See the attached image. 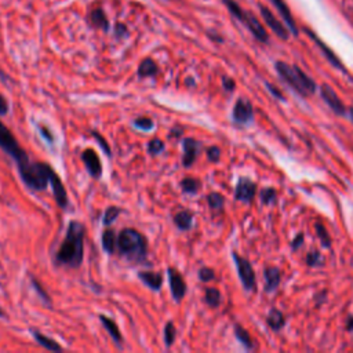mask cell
Here are the masks:
<instances>
[{
	"instance_id": "obj_1",
	"label": "cell",
	"mask_w": 353,
	"mask_h": 353,
	"mask_svg": "<svg viewBox=\"0 0 353 353\" xmlns=\"http://www.w3.org/2000/svg\"><path fill=\"white\" fill-rule=\"evenodd\" d=\"M0 148L14 159L23 183L32 190H44L50 183L54 168L47 163L32 161L28 153L19 146L12 132L0 121Z\"/></svg>"
},
{
	"instance_id": "obj_2",
	"label": "cell",
	"mask_w": 353,
	"mask_h": 353,
	"mask_svg": "<svg viewBox=\"0 0 353 353\" xmlns=\"http://www.w3.org/2000/svg\"><path fill=\"white\" fill-rule=\"evenodd\" d=\"M84 225L79 221H70L65 239L55 254V261L69 268H79L84 256Z\"/></svg>"
},
{
	"instance_id": "obj_3",
	"label": "cell",
	"mask_w": 353,
	"mask_h": 353,
	"mask_svg": "<svg viewBox=\"0 0 353 353\" xmlns=\"http://www.w3.org/2000/svg\"><path fill=\"white\" fill-rule=\"evenodd\" d=\"M117 250L131 262H143L148 255L146 237L134 228H125L117 234Z\"/></svg>"
},
{
	"instance_id": "obj_4",
	"label": "cell",
	"mask_w": 353,
	"mask_h": 353,
	"mask_svg": "<svg viewBox=\"0 0 353 353\" xmlns=\"http://www.w3.org/2000/svg\"><path fill=\"white\" fill-rule=\"evenodd\" d=\"M276 70L280 77L288 83L298 94L307 97L316 91V83L296 65H290L283 61L276 62Z\"/></svg>"
},
{
	"instance_id": "obj_5",
	"label": "cell",
	"mask_w": 353,
	"mask_h": 353,
	"mask_svg": "<svg viewBox=\"0 0 353 353\" xmlns=\"http://www.w3.org/2000/svg\"><path fill=\"white\" fill-rule=\"evenodd\" d=\"M233 259H234L237 273H239V277H240V281H241L243 287L248 291L255 290V284H256L255 272H254L251 263L248 262V259L240 256L237 252H233Z\"/></svg>"
},
{
	"instance_id": "obj_6",
	"label": "cell",
	"mask_w": 353,
	"mask_h": 353,
	"mask_svg": "<svg viewBox=\"0 0 353 353\" xmlns=\"http://www.w3.org/2000/svg\"><path fill=\"white\" fill-rule=\"evenodd\" d=\"M259 12H261V17L263 18L265 23L276 33V36L281 40H288L290 37V32H288V28L285 25H283L280 22V19L263 4H259Z\"/></svg>"
},
{
	"instance_id": "obj_7",
	"label": "cell",
	"mask_w": 353,
	"mask_h": 353,
	"mask_svg": "<svg viewBox=\"0 0 353 353\" xmlns=\"http://www.w3.org/2000/svg\"><path fill=\"white\" fill-rule=\"evenodd\" d=\"M170 291L175 302H181L186 294V281L175 268H167Z\"/></svg>"
},
{
	"instance_id": "obj_8",
	"label": "cell",
	"mask_w": 353,
	"mask_h": 353,
	"mask_svg": "<svg viewBox=\"0 0 353 353\" xmlns=\"http://www.w3.org/2000/svg\"><path fill=\"white\" fill-rule=\"evenodd\" d=\"M81 160L85 164V168L88 171V174L98 179L102 175V164H101V159L97 154V152L91 148H87L81 152Z\"/></svg>"
},
{
	"instance_id": "obj_9",
	"label": "cell",
	"mask_w": 353,
	"mask_h": 353,
	"mask_svg": "<svg viewBox=\"0 0 353 353\" xmlns=\"http://www.w3.org/2000/svg\"><path fill=\"white\" fill-rule=\"evenodd\" d=\"M320 94L321 98L324 99V102L330 106V109L335 113V114H343L346 108L342 102V99L338 97V94L334 91L332 87H330L328 84H323L320 88Z\"/></svg>"
},
{
	"instance_id": "obj_10",
	"label": "cell",
	"mask_w": 353,
	"mask_h": 353,
	"mask_svg": "<svg viewBox=\"0 0 353 353\" xmlns=\"http://www.w3.org/2000/svg\"><path fill=\"white\" fill-rule=\"evenodd\" d=\"M232 117L236 123L244 124L252 120L254 117V109L252 105L247 101V99H237V102L233 106V112H232Z\"/></svg>"
},
{
	"instance_id": "obj_11",
	"label": "cell",
	"mask_w": 353,
	"mask_h": 353,
	"mask_svg": "<svg viewBox=\"0 0 353 353\" xmlns=\"http://www.w3.org/2000/svg\"><path fill=\"white\" fill-rule=\"evenodd\" d=\"M200 142L196 141L194 138H185L182 141V150H183V156H182V165L183 167H190L196 159L197 154L200 152Z\"/></svg>"
},
{
	"instance_id": "obj_12",
	"label": "cell",
	"mask_w": 353,
	"mask_h": 353,
	"mask_svg": "<svg viewBox=\"0 0 353 353\" xmlns=\"http://www.w3.org/2000/svg\"><path fill=\"white\" fill-rule=\"evenodd\" d=\"M255 192H256V185L251 179L240 178L237 185H236L234 197H236V200L250 203V201H252V199L255 196Z\"/></svg>"
},
{
	"instance_id": "obj_13",
	"label": "cell",
	"mask_w": 353,
	"mask_h": 353,
	"mask_svg": "<svg viewBox=\"0 0 353 353\" xmlns=\"http://www.w3.org/2000/svg\"><path fill=\"white\" fill-rule=\"evenodd\" d=\"M50 186L52 189V194L55 197V201L58 204V207L61 208H66L68 204H69V200H68V193H66V189H65V185L63 182L61 181L59 175L57 172H54L50 178Z\"/></svg>"
},
{
	"instance_id": "obj_14",
	"label": "cell",
	"mask_w": 353,
	"mask_h": 353,
	"mask_svg": "<svg viewBox=\"0 0 353 353\" xmlns=\"http://www.w3.org/2000/svg\"><path fill=\"white\" fill-rule=\"evenodd\" d=\"M270 1H272V4L276 7V10H277L279 14L281 15V18L284 19V22H285L288 30H290L294 36H298L299 30H298L296 22H295V19H294V17H292V12H291V10L288 8L287 3H285L284 0H270Z\"/></svg>"
},
{
	"instance_id": "obj_15",
	"label": "cell",
	"mask_w": 353,
	"mask_h": 353,
	"mask_svg": "<svg viewBox=\"0 0 353 353\" xmlns=\"http://www.w3.org/2000/svg\"><path fill=\"white\" fill-rule=\"evenodd\" d=\"M305 32L313 39V41L317 44V47L323 51V54L325 55V58L328 59V62L332 65V66H335L336 69H341V70H343L345 68H343V63L339 61V58L335 55V52L323 41V40H320L312 30H309V29H305Z\"/></svg>"
},
{
	"instance_id": "obj_16",
	"label": "cell",
	"mask_w": 353,
	"mask_h": 353,
	"mask_svg": "<svg viewBox=\"0 0 353 353\" xmlns=\"http://www.w3.org/2000/svg\"><path fill=\"white\" fill-rule=\"evenodd\" d=\"M138 279L149 287L152 291H160L163 285V274L160 272L152 270H141L138 272Z\"/></svg>"
},
{
	"instance_id": "obj_17",
	"label": "cell",
	"mask_w": 353,
	"mask_h": 353,
	"mask_svg": "<svg viewBox=\"0 0 353 353\" xmlns=\"http://www.w3.org/2000/svg\"><path fill=\"white\" fill-rule=\"evenodd\" d=\"M99 321L101 324L105 327V330L108 331V334L112 336V339L114 341V343H117L119 346L121 345L123 342V336H121V332H120V328L119 325L116 324V321L105 314H99Z\"/></svg>"
},
{
	"instance_id": "obj_18",
	"label": "cell",
	"mask_w": 353,
	"mask_h": 353,
	"mask_svg": "<svg viewBox=\"0 0 353 353\" xmlns=\"http://www.w3.org/2000/svg\"><path fill=\"white\" fill-rule=\"evenodd\" d=\"M221 1L225 4V7L228 8V11L230 12V15H232L234 19H237L239 22H241V23H244V25L247 23V21H248L251 12L244 11L236 0H221Z\"/></svg>"
},
{
	"instance_id": "obj_19",
	"label": "cell",
	"mask_w": 353,
	"mask_h": 353,
	"mask_svg": "<svg viewBox=\"0 0 353 353\" xmlns=\"http://www.w3.org/2000/svg\"><path fill=\"white\" fill-rule=\"evenodd\" d=\"M30 334H32V336L34 338V341H36L40 346H43L44 349L51 350V352H61V350H62V346H61L55 339H52V338L44 335L43 332H40V331H37V330H32Z\"/></svg>"
},
{
	"instance_id": "obj_20",
	"label": "cell",
	"mask_w": 353,
	"mask_h": 353,
	"mask_svg": "<svg viewBox=\"0 0 353 353\" xmlns=\"http://www.w3.org/2000/svg\"><path fill=\"white\" fill-rule=\"evenodd\" d=\"M266 291H274L280 284V270L274 266H268L263 270Z\"/></svg>"
},
{
	"instance_id": "obj_21",
	"label": "cell",
	"mask_w": 353,
	"mask_h": 353,
	"mask_svg": "<svg viewBox=\"0 0 353 353\" xmlns=\"http://www.w3.org/2000/svg\"><path fill=\"white\" fill-rule=\"evenodd\" d=\"M90 23L97 29H102V30L109 29V21L102 8H94L90 12Z\"/></svg>"
},
{
	"instance_id": "obj_22",
	"label": "cell",
	"mask_w": 353,
	"mask_h": 353,
	"mask_svg": "<svg viewBox=\"0 0 353 353\" xmlns=\"http://www.w3.org/2000/svg\"><path fill=\"white\" fill-rule=\"evenodd\" d=\"M138 77H153L159 73V66L152 58H145L138 66Z\"/></svg>"
},
{
	"instance_id": "obj_23",
	"label": "cell",
	"mask_w": 353,
	"mask_h": 353,
	"mask_svg": "<svg viewBox=\"0 0 353 353\" xmlns=\"http://www.w3.org/2000/svg\"><path fill=\"white\" fill-rule=\"evenodd\" d=\"M174 223L179 230H189L193 225V214L188 210H182L174 215Z\"/></svg>"
},
{
	"instance_id": "obj_24",
	"label": "cell",
	"mask_w": 353,
	"mask_h": 353,
	"mask_svg": "<svg viewBox=\"0 0 353 353\" xmlns=\"http://www.w3.org/2000/svg\"><path fill=\"white\" fill-rule=\"evenodd\" d=\"M101 241H102V248L108 252V254H113L114 250H116V245H117V236L114 233V230L112 229H105L102 232V236H101Z\"/></svg>"
},
{
	"instance_id": "obj_25",
	"label": "cell",
	"mask_w": 353,
	"mask_h": 353,
	"mask_svg": "<svg viewBox=\"0 0 353 353\" xmlns=\"http://www.w3.org/2000/svg\"><path fill=\"white\" fill-rule=\"evenodd\" d=\"M266 321L269 324V327L274 331H279L284 323H285V319H284V314L279 310V309H272L266 317Z\"/></svg>"
},
{
	"instance_id": "obj_26",
	"label": "cell",
	"mask_w": 353,
	"mask_h": 353,
	"mask_svg": "<svg viewBox=\"0 0 353 353\" xmlns=\"http://www.w3.org/2000/svg\"><path fill=\"white\" fill-rule=\"evenodd\" d=\"M200 181L193 178V176H185L182 181H181V189L183 193H189V194H193V193H197L199 189H200Z\"/></svg>"
},
{
	"instance_id": "obj_27",
	"label": "cell",
	"mask_w": 353,
	"mask_h": 353,
	"mask_svg": "<svg viewBox=\"0 0 353 353\" xmlns=\"http://www.w3.org/2000/svg\"><path fill=\"white\" fill-rule=\"evenodd\" d=\"M204 301L208 306L211 307H218L219 303H221V292L219 290L214 288V287H208L205 288V292H204Z\"/></svg>"
},
{
	"instance_id": "obj_28",
	"label": "cell",
	"mask_w": 353,
	"mask_h": 353,
	"mask_svg": "<svg viewBox=\"0 0 353 353\" xmlns=\"http://www.w3.org/2000/svg\"><path fill=\"white\" fill-rule=\"evenodd\" d=\"M234 335L247 349H252L254 347V342H252L248 331L244 330L241 325H234Z\"/></svg>"
},
{
	"instance_id": "obj_29",
	"label": "cell",
	"mask_w": 353,
	"mask_h": 353,
	"mask_svg": "<svg viewBox=\"0 0 353 353\" xmlns=\"http://www.w3.org/2000/svg\"><path fill=\"white\" fill-rule=\"evenodd\" d=\"M207 203L212 210H221L225 204V197L218 192H211L207 196Z\"/></svg>"
},
{
	"instance_id": "obj_30",
	"label": "cell",
	"mask_w": 353,
	"mask_h": 353,
	"mask_svg": "<svg viewBox=\"0 0 353 353\" xmlns=\"http://www.w3.org/2000/svg\"><path fill=\"white\" fill-rule=\"evenodd\" d=\"M175 338H176L175 324L172 321H167V324L164 327V342H165V346L170 347L175 342Z\"/></svg>"
},
{
	"instance_id": "obj_31",
	"label": "cell",
	"mask_w": 353,
	"mask_h": 353,
	"mask_svg": "<svg viewBox=\"0 0 353 353\" xmlns=\"http://www.w3.org/2000/svg\"><path fill=\"white\" fill-rule=\"evenodd\" d=\"M120 212H121V208H120V207H114V205L108 207L106 211H105V214H103V218H102L103 225H105V226L112 225L113 221H116V218L120 215Z\"/></svg>"
},
{
	"instance_id": "obj_32",
	"label": "cell",
	"mask_w": 353,
	"mask_h": 353,
	"mask_svg": "<svg viewBox=\"0 0 353 353\" xmlns=\"http://www.w3.org/2000/svg\"><path fill=\"white\" fill-rule=\"evenodd\" d=\"M30 284H32V287L34 288V291L39 294V296H40L47 305H51V298L48 296L47 291L43 288V285H41L33 276H30Z\"/></svg>"
},
{
	"instance_id": "obj_33",
	"label": "cell",
	"mask_w": 353,
	"mask_h": 353,
	"mask_svg": "<svg viewBox=\"0 0 353 353\" xmlns=\"http://www.w3.org/2000/svg\"><path fill=\"white\" fill-rule=\"evenodd\" d=\"M163 150H164V142L161 139L153 138V139H150L148 142V152H149V154L156 156V154H159Z\"/></svg>"
},
{
	"instance_id": "obj_34",
	"label": "cell",
	"mask_w": 353,
	"mask_h": 353,
	"mask_svg": "<svg viewBox=\"0 0 353 353\" xmlns=\"http://www.w3.org/2000/svg\"><path fill=\"white\" fill-rule=\"evenodd\" d=\"M316 232H317V236L320 237V241L323 243V245L324 247H330L331 239H330V234L327 233V229L324 228V225L321 222L316 223Z\"/></svg>"
},
{
	"instance_id": "obj_35",
	"label": "cell",
	"mask_w": 353,
	"mask_h": 353,
	"mask_svg": "<svg viewBox=\"0 0 353 353\" xmlns=\"http://www.w3.org/2000/svg\"><path fill=\"white\" fill-rule=\"evenodd\" d=\"M134 125L142 131H149L153 128L154 124H153V120L149 117H138L134 120Z\"/></svg>"
},
{
	"instance_id": "obj_36",
	"label": "cell",
	"mask_w": 353,
	"mask_h": 353,
	"mask_svg": "<svg viewBox=\"0 0 353 353\" xmlns=\"http://www.w3.org/2000/svg\"><path fill=\"white\" fill-rule=\"evenodd\" d=\"M199 279H200L201 281H204V283L211 281V280L215 279V272H214L211 268H207V266L200 268V269H199Z\"/></svg>"
},
{
	"instance_id": "obj_37",
	"label": "cell",
	"mask_w": 353,
	"mask_h": 353,
	"mask_svg": "<svg viewBox=\"0 0 353 353\" xmlns=\"http://www.w3.org/2000/svg\"><path fill=\"white\" fill-rule=\"evenodd\" d=\"M91 135L98 141V143H99V146L102 148V150L108 154V156H110V148H109V145H108V142H106V139L98 132V131H91Z\"/></svg>"
},
{
	"instance_id": "obj_38",
	"label": "cell",
	"mask_w": 353,
	"mask_h": 353,
	"mask_svg": "<svg viewBox=\"0 0 353 353\" xmlns=\"http://www.w3.org/2000/svg\"><path fill=\"white\" fill-rule=\"evenodd\" d=\"M261 199H262V201L266 203V204L274 201V199H276V190H274L273 188H266L265 190H262Z\"/></svg>"
},
{
	"instance_id": "obj_39",
	"label": "cell",
	"mask_w": 353,
	"mask_h": 353,
	"mask_svg": "<svg viewBox=\"0 0 353 353\" xmlns=\"http://www.w3.org/2000/svg\"><path fill=\"white\" fill-rule=\"evenodd\" d=\"M221 157V149L218 146H210L207 149V159L212 163H216Z\"/></svg>"
},
{
	"instance_id": "obj_40",
	"label": "cell",
	"mask_w": 353,
	"mask_h": 353,
	"mask_svg": "<svg viewBox=\"0 0 353 353\" xmlns=\"http://www.w3.org/2000/svg\"><path fill=\"white\" fill-rule=\"evenodd\" d=\"M306 262H307V265H309V266H317V265H320V263L323 262V258H321L320 252H317V251H312V252L307 255Z\"/></svg>"
},
{
	"instance_id": "obj_41",
	"label": "cell",
	"mask_w": 353,
	"mask_h": 353,
	"mask_svg": "<svg viewBox=\"0 0 353 353\" xmlns=\"http://www.w3.org/2000/svg\"><path fill=\"white\" fill-rule=\"evenodd\" d=\"M128 34V29L124 23H116L114 26V36L116 37H124Z\"/></svg>"
},
{
	"instance_id": "obj_42",
	"label": "cell",
	"mask_w": 353,
	"mask_h": 353,
	"mask_svg": "<svg viewBox=\"0 0 353 353\" xmlns=\"http://www.w3.org/2000/svg\"><path fill=\"white\" fill-rule=\"evenodd\" d=\"M222 85H223V88H225L226 91H233L234 87H236V83H234L233 79L225 76V77H222Z\"/></svg>"
},
{
	"instance_id": "obj_43",
	"label": "cell",
	"mask_w": 353,
	"mask_h": 353,
	"mask_svg": "<svg viewBox=\"0 0 353 353\" xmlns=\"http://www.w3.org/2000/svg\"><path fill=\"white\" fill-rule=\"evenodd\" d=\"M8 109H10V105H8V101L0 94V116H4L8 113Z\"/></svg>"
},
{
	"instance_id": "obj_44",
	"label": "cell",
	"mask_w": 353,
	"mask_h": 353,
	"mask_svg": "<svg viewBox=\"0 0 353 353\" xmlns=\"http://www.w3.org/2000/svg\"><path fill=\"white\" fill-rule=\"evenodd\" d=\"M39 130L41 131L40 134L46 138V141H47V142H50V143H52V142H54V137H52V134H51V131H50V130H47L44 125H39Z\"/></svg>"
},
{
	"instance_id": "obj_45",
	"label": "cell",
	"mask_w": 353,
	"mask_h": 353,
	"mask_svg": "<svg viewBox=\"0 0 353 353\" xmlns=\"http://www.w3.org/2000/svg\"><path fill=\"white\" fill-rule=\"evenodd\" d=\"M182 127H179V125H175L174 128H171L170 130V137H174V138H178V137H181L182 135Z\"/></svg>"
},
{
	"instance_id": "obj_46",
	"label": "cell",
	"mask_w": 353,
	"mask_h": 353,
	"mask_svg": "<svg viewBox=\"0 0 353 353\" xmlns=\"http://www.w3.org/2000/svg\"><path fill=\"white\" fill-rule=\"evenodd\" d=\"M302 241H303V234H298L294 240H292V248L296 250L298 247L302 245Z\"/></svg>"
},
{
	"instance_id": "obj_47",
	"label": "cell",
	"mask_w": 353,
	"mask_h": 353,
	"mask_svg": "<svg viewBox=\"0 0 353 353\" xmlns=\"http://www.w3.org/2000/svg\"><path fill=\"white\" fill-rule=\"evenodd\" d=\"M266 85H268V87H269V90H270V91H272V92H273V94H274V95H277V97H279V98H280V99H283V95H281V92H280V91H279V90H277V88H276V87H273V85H270V84H269V83H268V84H266Z\"/></svg>"
},
{
	"instance_id": "obj_48",
	"label": "cell",
	"mask_w": 353,
	"mask_h": 353,
	"mask_svg": "<svg viewBox=\"0 0 353 353\" xmlns=\"http://www.w3.org/2000/svg\"><path fill=\"white\" fill-rule=\"evenodd\" d=\"M347 330H350V331L353 330V319L349 320V323H347Z\"/></svg>"
},
{
	"instance_id": "obj_49",
	"label": "cell",
	"mask_w": 353,
	"mask_h": 353,
	"mask_svg": "<svg viewBox=\"0 0 353 353\" xmlns=\"http://www.w3.org/2000/svg\"><path fill=\"white\" fill-rule=\"evenodd\" d=\"M349 114H350V119H352V121H353V109L349 110Z\"/></svg>"
},
{
	"instance_id": "obj_50",
	"label": "cell",
	"mask_w": 353,
	"mask_h": 353,
	"mask_svg": "<svg viewBox=\"0 0 353 353\" xmlns=\"http://www.w3.org/2000/svg\"><path fill=\"white\" fill-rule=\"evenodd\" d=\"M6 314H4V312H3V309H1V306H0V317H4Z\"/></svg>"
}]
</instances>
